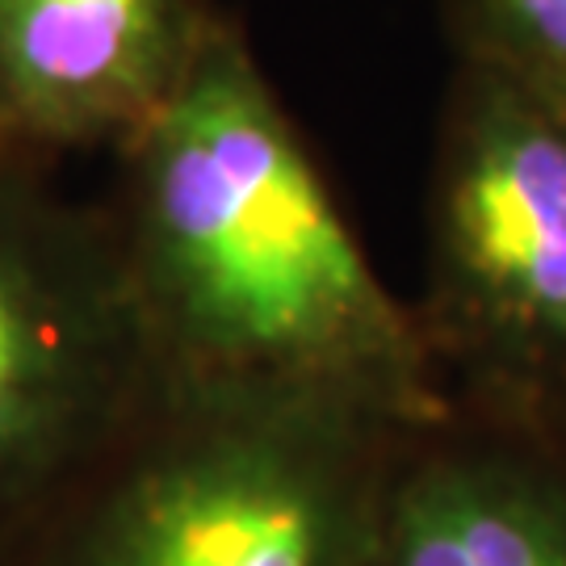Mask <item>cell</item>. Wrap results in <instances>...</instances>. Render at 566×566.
Listing matches in <instances>:
<instances>
[{"instance_id":"4","label":"cell","mask_w":566,"mask_h":566,"mask_svg":"<svg viewBox=\"0 0 566 566\" xmlns=\"http://www.w3.org/2000/svg\"><path fill=\"white\" fill-rule=\"evenodd\" d=\"M160 382L105 202L0 143V566Z\"/></svg>"},{"instance_id":"1","label":"cell","mask_w":566,"mask_h":566,"mask_svg":"<svg viewBox=\"0 0 566 566\" xmlns=\"http://www.w3.org/2000/svg\"><path fill=\"white\" fill-rule=\"evenodd\" d=\"M105 214L168 382L424 428L453 403L240 21L219 9L122 143Z\"/></svg>"},{"instance_id":"2","label":"cell","mask_w":566,"mask_h":566,"mask_svg":"<svg viewBox=\"0 0 566 566\" xmlns=\"http://www.w3.org/2000/svg\"><path fill=\"white\" fill-rule=\"evenodd\" d=\"M411 432L164 378L9 566H369Z\"/></svg>"},{"instance_id":"6","label":"cell","mask_w":566,"mask_h":566,"mask_svg":"<svg viewBox=\"0 0 566 566\" xmlns=\"http://www.w3.org/2000/svg\"><path fill=\"white\" fill-rule=\"evenodd\" d=\"M369 566H566V437L458 407L416 428Z\"/></svg>"},{"instance_id":"3","label":"cell","mask_w":566,"mask_h":566,"mask_svg":"<svg viewBox=\"0 0 566 566\" xmlns=\"http://www.w3.org/2000/svg\"><path fill=\"white\" fill-rule=\"evenodd\" d=\"M449 403L566 437V102L453 55L411 303Z\"/></svg>"},{"instance_id":"5","label":"cell","mask_w":566,"mask_h":566,"mask_svg":"<svg viewBox=\"0 0 566 566\" xmlns=\"http://www.w3.org/2000/svg\"><path fill=\"white\" fill-rule=\"evenodd\" d=\"M206 0H0V143L114 156L172 93Z\"/></svg>"},{"instance_id":"7","label":"cell","mask_w":566,"mask_h":566,"mask_svg":"<svg viewBox=\"0 0 566 566\" xmlns=\"http://www.w3.org/2000/svg\"><path fill=\"white\" fill-rule=\"evenodd\" d=\"M453 55L504 67L566 102V0H441Z\"/></svg>"}]
</instances>
